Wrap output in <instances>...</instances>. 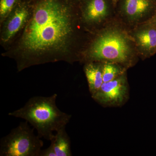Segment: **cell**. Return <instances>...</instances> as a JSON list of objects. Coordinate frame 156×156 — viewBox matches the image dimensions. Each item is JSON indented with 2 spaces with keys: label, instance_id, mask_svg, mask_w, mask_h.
Segmentation results:
<instances>
[{
  "label": "cell",
  "instance_id": "277c9868",
  "mask_svg": "<svg viewBox=\"0 0 156 156\" xmlns=\"http://www.w3.org/2000/svg\"><path fill=\"white\" fill-rule=\"evenodd\" d=\"M28 122H21L0 140L1 156H40L44 142Z\"/></svg>",
  "mask_w": 156,
  "mask_h": 156
},
{
  "label": "cell",
  "instance_id": "5bb4252c",
  "mask_svg": "<svg viewBox=\"0 0 156 156\" xmlns=\"http://www.w3.org/2000/svg\"><path fill=\"white\" fill-rule=\"evenodd\" d=\"M40 156H56L53 145L50 144L49 147L44 150L42 149Z\"/></svg>",
  "mask_w": 156,
  "mask_h": 156
},
{
  "label": "cell",
  "instance_id": "7a4b0ae2",
  "mask_svg": "<svg viewBox=\"0 0 156 156\" xmlns=\"http://www.w3.org/2000/svg\"><path fill=\"white\" fill-rule=\"evenodd\" d=\"M140 59L129 29L116 16L90 34L79 62H111L133 67Z\"/></svg>",
  "mask_w": 156,
  "mask_h": 156
},
{
  "label": "cell",
  "instance_id": "7c38bea8",
  "mask_svg": "<svg viewBox=\"0 0 156 156\" xmlns=\"http://www.w3.org/2000/svg\"><path fill=\"white\" fill-rule=\"evenodd\" d=\"M128 69L122 65L111 62H102L104 83L110 82L127 72Z\"/></svg>",
  "mask_w": 156,
  "mask_h": 156
},
{
  "label": "cell",
  "instance_id": "30bf717a",
  "mask_svg": "<svg viewBox=\"0 0 156 156\" xmlns=\"http://www.w3.org/2000/svg\"><path fill=\"white\" fill-rule=\"evenodd\" d=\"M83 70L88 82L89 92L94 95L103 83L102 62H91L84 64Z\"/></svg>",
  "mask_w": 156,
  "mask_h": 156
},
{
  "label": "cell",
  "instance_id": "52a82bcc",
  "mask_svg": "<svg viewBox=\"0 0 156 156\" xmlns=\"http://www.w3.org/2000/svg\"><path fill=\"white\" fill-rule=\"evenodd\" d=\"M116 16L128 29L149 21L156 11L155 0H119Z\"/></svg>",
  "mask_w": 156,
  "mask_h": 156
},
{
  "label": "cell",
  "instance_id": "9c48e42d",
  "mask_svg": "<svg viewBox=\"0 0 156 156\" xmlns=\"http://www.w3.org/2000/svg\"><path fill=\"white\" fill-rule=\"evenodd\" d=\"M135 43L140 58L144 60L156 53V26L151 21L129 29Z\"/></svg>",
  "mask_w": 156,
  "mask_h": 156
},
{
  "label": "cell",
  "instance_id": "8fae6325",
  "mask_svg": "<svg viewBox=\"0 0 156 156\" xmlns=\"http://www.w3.org/2000/svg\"><path fill=\"white\" fill-rule=\"evenodd\" d=\"M50 142L54 148L56 156L73 155L70 139L66 130V127L56 131Z\"/></svg>",
  "mask_w": 156,
  "mask_h": 156
},
{
  "label": "cell",
  "instance_id": "6da1fadb",
  "mask_svg": "<svg viewBox=\"0 0 156 156\" xmlns=\"http://www.w3.org/2000/svg\"><path fill=\"white\" fill-rule=\"evenodd\" d=\"M32 16L19 36L2 53L17 72L40 65L80 62L90 34L81 22L80 0H34Z\"/></svg>",
  "mask_w": 156,
  "mask_h": 156
},
{
  "label": "cell",
  "instance_id": "3957f363",
  "mask_svg": "<svg viewBox=\"0 0 156 156\" xmlns=\"http://www.w3.org/2000/svg\"><path fill=\"white\" fill-rule=\"evenodd\" d=\"M57 97L56 93L48 97L34 96L23 107L8 115L25 120L36 130L40 138L50 141L53 132L66 127L72 118L71 115L58 108Z\"/></svg>",
  "mask_w": 156,
  "mask_h": 156
},
{
  "label": "cell",
  "instance_id": "4fadbf2b",
  "mask_svg": "<svg viewBox=\"0 0 156 156\" xmlns=\"http://www.w3.org/2000/svg\"><path fill=\"white\" fill-rule=\"evenodd\" d=\"M19 0H0V24L14 9Z\"/></svg>",
  "mask_w": 156,
  "mask_h": 156
},
{
  "label": "cell",
  "instance_id": "2e32d148",
  "mask_svg": "<svg viewBox=\"0 0 156 156\" xmlns=\"http://www.w3.org/2000/svg\"><path fill=\"white\" fill-rule=\"evenodd\" d=\"M119 0H112V2L113 4L115 6V9L116 5L117 3L119 2Z\"/></svg>",
  "mask_w": 156,
  "mask_h": 156
},
{
  "label": "cell",
  "instance_id": "ba28073f",
  "mask_svg": "<svg viewBox=\"0 0 156 156\" xmlns=\"http://www.w3.org/2000/svg\"><path fill=\"white\" fill-rule=\"evenodd\" d=\"M129 85L127 73L114 80L103 83L98 91L92 98L104 106H120L128 99Z\"/></svg>",
  "mask_w": 156,
  "mask_h": 156
},
{
  "label": "cell",
  "instance_id": "e0dca14e",
  "mask_svg": "<svg viewBox=\"0 0 156 156\" xmlns=\"http://www.w3.org/2000/svg\"><path fill=\"white\" fill-rule=\"evenodd\" d=\"M155 1H156V0H155Z\"/></svg>",
  "mask_w": 156,
  "mask_h": 156
},
{
  "label": "cell",
  "instance_id": "8992f818",
  "mask_svg": "<svg viewBox=\"0 0 156 156\" xmlns=\"http://www.w3.org/2000/svg\"><path fill=\"white\" fill-rule=\"evenodd\" d=\"M81 22L89 33L101 28L116 17L112 0H80Z\"/></svg>",
  "mask_w": 156,
  "mask_h": 156
},
{
  "label": "cell",
  "instance_id": "5b68a950",
  "mask_svg": "<svg viewBox=\"0 0 156 156\" xmlns=\"http://www.w3.org/2000/svg\"><path fill=\"white\" fill-rule=\"evenodd\" d=\"M34 0H19L16 5L0 24V44L4 50L19 36L32 16Z\"/></svg>",
  "mask_w": 156,
  "mask_h": 156
},
{
  "label": "cell",
  "instance_id": "9a60e30c",
  "mask_svg": "<svg viewBox=\"0 0 156 156\" xmlns=\"http://www.w3.org/2000/svg\"><path fill=\"white\" fill-rule=\"evenodd\" d=\"M150 20L153 23H154V24L156 26V11L153 17Z\"/></svg>",
  "mask_w": 156,
  "mask_h": 156
}]
</instances>
